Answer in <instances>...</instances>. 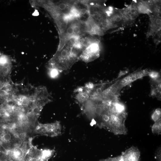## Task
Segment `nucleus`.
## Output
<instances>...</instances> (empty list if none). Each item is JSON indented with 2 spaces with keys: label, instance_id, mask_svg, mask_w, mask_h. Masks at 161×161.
Here are the masks:
<instances>
[{
  "label": "nucleus",
  "instance_id": "f257e3e1",
  "mask_svg": "<svg viewBox=\"0 0 161 161\" xmlns=\"http://www.w3.org/2000/svg\"><path fill=\"white\" fill-rule=\"evenodd\" d=\"M77 38L70 39L61 49H57L49 61L48 68L56 69L60 73L71 68L79 59L82 52L81 50L75 45Z\"/></svg>",
  "mask_w": 161,
  "mask_h": 161
},
{
  "label": "nucleus",
  "instance_id": "f03ea898",
  "mask_svg": "<svg viewBox=\"0 0 161 161\" xmlns=\"http://www.w3.org/2000/svg\"><path fill=\"white\" fill-rule=\"evenodd\" d=\"M105 1H88L90 16L105 33L109 29L108 17L113 7H107Z\"/></svg>",
  "mask_w": 161,
  "mask_h": 161
},
{
  "label": "nucleus",
  "instance_id": "7ed1b4c3",
  "mask_svg": "<svg viewBox=\"0 0 161 161\" xmlns=\"http://www.w3.org/2000/svg\"><path fill=\"white\" fill-rule=\"evenodd\" d=\"M75 1H37L36 4L45 8L54 19L69 15Z\"/></svg>",
  "mask_w": 161,
  "mask_h": 161
},
{
  "label": "nucleus",
  "instance_id": "20e7f679",
  "mask_svg": "<svg viewBox=\"0 0 161 161\" xmlns=\"http://www.w3.org/2000/svg\"><path fill=\"white\" fill-rule=\"evenodd\" d=\"M109 120L105 129L115 134H126L127 130L125 122L126 116V112L118 113L111 112L110 110Z\"/></svg>",
  "mask_w": 161,
  "mask_h": 161
},
{
  "label": "nucleus",
  "instance_id": "39448f33",
  "mask_svg": "<svg viewBox=\"0 0 161 161\" xmlns=\"http://www.w3.org/2000/svg\"><path fill=\"white\" fill-rule=\"evenodd\" d=\"M32 138L28 139L29 147L24 161H48L55 153L54 150L39 149L32 144Z\"/></svg>",
  "mask_w": 161,
  "mask_h": 161
},
{
  "label": "nucleus",
  "instance_id": "423d86ee",
  "mask_svg": "<svg viewBox=\"0 0 161 161\" xmlns=\"http://www.w3.org/2000/svg\"><path fill=\"white\" fill-rule=\"evenodd\" d=\"M62 129L61 124L59 121L45 124L38 122L34 131L37 134L54 137L61 134Z\"/></svg>",
  "mask_w": 161,
  "mask_h": 161
},
{
  "label": "nucleus",
  "instance_id": "0eeeda50",
  "mask_svg": "<svg viewBox=\"0 0 161 161\" xmlns=\"http://www.w3.org/2000/svg\"><path fill=\"white\" fill-rule=\"evenodd\" d=\"M100 51V42L96 38L83 49L79 59L86 63L90 62L98 58Z\"/></svg>",
  "mask_w": 161,
  "mask_h": 161
},
{
  "label": "nucleus",
  "instance_id": "6e6552de",
  "mask_svg": "<svg viewBox=\"0 0 161 161\" xmlns=\"http://www.w3.org/2000/svg\"><path fill=\"white\" fill-rule=\"evenodd\" d=\"M149 16L148 30L147 32L146 36L147 38L151 37H155V39L157 37L154 41L157 44L160 42L161 40V15L152 14Z\"/></svg>",
  "mask_w": 161,
  "mask_h": 161
},
{
  "label": "nucleus",
  "instance_id": "1a4fd4ad",
  "mask_svg": "<svg viewBox=\"0 0 161 161\" xmlns=\"http://www.w3.org/2000/svg\"><path fill=\"white\" fill-rule=\"evenodd\" d=\"M29 147V141H24L20 145L15 147L6 153V161H24Z\"/></svg>",
  "mask_w": 161,
  "mask_h": 161
},
{
  "label": "nucleus",
  "instance_id": "9d476101",
  "mask_svg": "<svg viewBox=\"0 0 161 161\" xmlns=\"http://www.w3.org/2000/svg\"><path fill=\"white\" fill-rule=\"evenodd\" d=\"M109 29L121 28L126 26L120 9L114 8L108 17Z\"/></svg>",
  "mask_w": 161,
  "mask_h": 161
},
{
  "label": "nucleus",
  "instance_id": "9b49d317",
  "mask_svg": "<svg viewBox=\"0 0 161 161\" xmlns=\"http://www.w3.org/2000/svg\"><path fill=\"white\" fill-rule=\"evenodd\" d=\"M12 68L10 58L0 52V79H10V75Z\"/></svg>",
  "mask_w": 161,
  "mask_h": 161
},
{
  "label": "nucleus",
  "instance_id": "f8f14e48",
  "mask_svg": "<svg viewBox=\"0 0 161 161\" xmlns=\"http://www.w3.org/2000/svg\"><path fill=\"white\" fill-rule=\"evenodd\" d=\"M120 10L126 26L133 24L139 15L134 0L130 4Z\"/></svg>",
  "mask_w": 161,
  "mask_h": 161
},
{
  "label": "nucleus",
  "instance_id": "ddd939ff",
  "mask_svg": "<svg viewBox=\"0 0 161 161\" xmlns=\"http://www.w3.org/2000/svg\"><path fill=\"white\" fill-rule=\"evenodd\" d=\"M149 72L147 69L135 71L119 80V84L123 88L139 79L148 75Z\"/></svg>",
  "mask_w": 161,
  "mask_h": 161
},
{
  "label": "nucleus",
  "instance_id": "4468645a",
  "mask_svg": "<svg viewBox=\"0 0 161 161\" xmlns=\"http://www.w3.org/2000/svg\"><path fill=\"white\" fill-rule=\"evenodd\" d=\"M140 153L139 149L132 146L119 156L120 161H140Z\"/></svg>",
  "mask_w": 161,
  "mask_h": 161
},
{
  "label": "nucleus",
  "instance_id": "2eb2a0df",
  "mask_svg": "<svg viewBox=\"0 0 161 161\" xmlns=\"http://www.w3.org/2000/svg\"><path fill=\"white\" fill-rule=\"evenodd\" d=\"M139 13L146 14L149 16L152 13V0H134Z\"/></svg>",
  "mask_w": 161,
  "mask_h": 161
},
{
  "label": "nucleus",
  "instance_id": "dca6fc26",
  "mask_svg": "<svg viewBox=\"0 0 161 161\" xmlns=\"http://www.w3.org/2000/svg\"><path fill=\"white\" fill-rule=\"evenodd\" d=\"M75 92L77 93L75 98L80 104L82 105L90 97V92L84 87L78 88L76 90Z\"/></svg>",
  "mask_w": 161,
  "mask_h": 161
},
{
  "label": "nucleus",
  "instance_id": "f3484780",
  "mask_svg": "<svg viewBox=\"0 0 161 161\" xmlns=\"http://www.w3.org/2000/svg\"><path fill=\"white\" fill-rule=\"evenodd\" d=\"M151 95L159 99L161 97L160 79L154 80H151Z\"/></svg>",
  "mask_w": 161,
  "mask_h": 161
},
{
  "label": "nucleus",
  "instance_id": "a211bd4d",
  "mask_svg": "<svg viewBox=\"0 0 161 161\" xmlns=\"http://www.w3.org/2000/svg\"><path fill=\"white\" fill-rule=\"evenodd\" d=\"M161 119L160 118L155 122L151 128V131L154 134H160L161 132Z\"/></svg>",
  "mask_w": 161,
  "mask_h": 161
},
{
  "label": "nucleus",
  "instance_id": "6ab92c4d",
  "mask_svg": "<svg viewBox=\"0 0 161 161\" xmlns=\"http://www.w3.org/2000/svg\"><path fill=\"white\" fill-rule=\"evenodd\" d=\"M161 109L157 108L152 113L151 117L152 119L154 122L161 118Z\"/></svg>",
  "mask_w": 161,
  "mask_h": 161
},
{
  "label": "nucleus",
  "instance_id": "aec40b11",
  "mask_svg": "<svg viewBox=\"0 0 161 161\" xmlns=\"http://www.w3.org/2000/svg\"><path fill=\"white\" fill-rule=\"evenodd\" d=\"M48 74L52 78H57L59 75L60 72L57 69L52 68H48Z\"/></svg>",
  "mask_w": 161,
  "mask_h": 161
},
{
  "label": "nucleus",
  "instance_id": "412c9836",
  "mask_svg": "<svg viewBox=\"0 0 161 161\" xmlns=\"http://www.w3.org/2000/svg\"><path fill=\"white\" fill-rule=\"evenodd\" d=\"M148 75L152 80H155L160 79L159 73L156 71H149Z\"/></svg>",
  "mask_w": 161,
  "mask_h": 161
},
{
  "label": "nucleus",
  "instance_id": "4be33fe9",
  "mask_svg": "<svg viewBox=\"0 0 161 161\" xmlns=\"http://www.w3.org/2000/svg\"><path fill=\"white\" fill-rule=\"evenodd\" d=\"M161 147L157 150L155 153V157L157 161H161Z\"/></svg>",
  "mask_w": 161,
  "mask_h": 161
},
{
  "label": "nucleus",
  "instance_id": "5701e85b",
  "mask_svg": "<svg viewBox=\"0 0 161 161\" xmlns=\"http://www.w3.org/2000/svg\"><path fill=\"white\" fill-rule=\"evenodd\" d=\"M101 161H120L119 156L116 157L109 158Z\"/></svg>",
  "mask_w": 161,
  "mask_h": 161
},
{
  "label": "nucleus",
  "instance_id": "b1692460",
  "mask_svg": "<svg viewBox=\"0 0 161 161\" xmlns=\"http://www.w3.org/2000/svg\"><path fill=\"white\" fill-rule=\"evenodd\" d=\"M128 70L126 69L120 71L118 75L117 78L126 74L128 72Z\"/></svg>",
  "mask_w": 161,
  "mask_h": 161
}]
</instances>
